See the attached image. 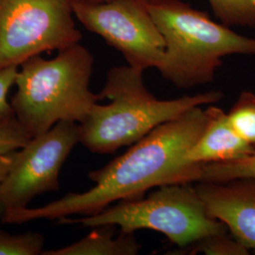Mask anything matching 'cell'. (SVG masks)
Here are the masks:
<instances>
[{
    "label": "cell",
    "instance_id": "6da1fadb",
    "mask_svg": "<svg viewBox=\"0 0 255 255\" xmlns=\"http://www.w3.org/2000/svg\"><path fill=\"white\" fill-rule=\"evenodd\" d=\"M208 122L207 110L196 106L155 128L124 154L88 174L91 189L69 193L36 208L7 211L0 221L22 224L38 219L60 220L72 215L92 216L115 202L144 197L151 188L199 181L201 164H185L183 157Z\"/></svg>",
    "mask_w": 255,
    "mask_h": 255
},
{
    "label": "cell",
    "instance_id": "7a4b0ae2",
    "mask_svg": "<svg viewBox=\"0 0 255 255\" xmlns=\"http://www.w3.org/2000/svg\"><path fill=\"white\" fill-rule=\"evenodd\" d=\"M144 72L129 65L115 66L108 71L99 94L109 103H97L80 123V143L88 150L98 154L115 153L188 110L223 99L222 92L210 91L161 101L147 90Z\"/></svg>",
    "mask_w": 255,
    "mask_h": 255
},
{
    "label": "cell",
    "instance_id": "3957f363",
    "mask_svg": "<svg viewBox=\"0 0 255 255\" xmlns=\"http://www.w3.org/2000/svg\"><path fill=\"white\" fill-rule=\"evenodd\" d=\"M94 57L80 43L52 59L37 55L19 66L10 103L14 118L31 137L61 121L82 123L101 100L90 90Z\"/></svg>",
    "mask_w": 255,
    "mask_h": 255
},
{
    "label": "cell",
    "instance_id": "277c9868",
    "mask_svg": "<svg viewBox=\"0 0 255 255\" xmlns=\"http://www.w3.org/2000/svg\"><path fill=\"white\" fill-rule=\"evenodd\" d=\"M165 43L158 71L182 89L213 82L222 59L255 55V38L240 35L182 0L147 4Z\"/></svg>",
    "mask_w": 255,
    "mask_h": 255
},
{
    "label": "cell",
    "instance_id": "5b68a950",
    "mask_svg": "<svg viewBox=\"0 0 255 255\" xmlns=\"http://www.w3.org/2000/svg\"><path fill=\"white\" fill-rule=\"evenodd\" d=\"M59 224H80L94 228L115 225L121 232L151 230L162 233L178 248L202 237L229 232L227 226L210 216L195 186L175 183L159 186L147 197L118 201L92 216L58 220Z\"/></svg>",
    "mask_w": 255,
    "mask_h": 255
},
{
    "label": "cell",
    "instance_id": "8992f818",
    "mask_svg": "<svg viewBox=\"0 0 255 255\" xmlns=\"http://www.w3.org/2000/svg\"><path fill=\"white\" fill-rule=\"evenodd\" d=\"M75 0H0V69L82 41Z\"/></svg>",
    "mask_w": 255,
    "mask_h": 255
},
{
    "label": "cell",
    "instance_id": "52a82bcc",
    "mask_svg": "<svg viewBox=\"0 0 255 255\" xmlns=\"http://www.w3.org/2000/svg\"><path fill=\"white\" fill-rule=\"evenodd\" d=\"M76 19L119 51L128 65L146 71L158 68L165 43L147 3L143 0L74 1Z\"/></svg>",
    "mask_w": 255,
    "mask_h": 255
},
{
    "label": "cell",
    "instance_id": "ba28073f",
    "mask_svg": "<svg viewBox=\"0 0 255 255\" xmlns=\"http://www.w3.org/2000/svg\"><path fill=\"white\" fill-rule=\"evenodd\" d=\"M80 138L79 123L61 121L16 150L0 184V219L9 210L27 208L37 196L60 189V172Z\"/></svg>",
    "mask_w": 255,
    "mask_h": 255
},
{
    "label": "cell",
    "instance_id": "9c48e42d",
    "mask_svg": "<svg viewBox=\"0 0 255 255\" xmlns=\"http://www.w3.org/2000/svg\"><path fill=\"white\" fill-rule=\"evenodd\" d=\"M210 216L222 221L231 236L255 251V177L195 185Z\"/></svg>",
    "mask_w": 255,
    "mask_h": 255
},
{
    "label": "cell",
    "instance_id": "30bf717a",
    "mask_svg": "<svg viewBox=\"0 0 255 255\" xmlns=\"http://www.w3.org/2000/svg\"><path fill=\"white\" fill-rule=\"evenodd\" d=\"M208 122L202 134L183 157L185 164H203L237 160L255 149L236 132L227 114L216 106L207 108Z\"/></svg>",
    "mask_w": 255,
    "mask_h": 255
},
{
    "label": "cell",
    "instance_id": "8fae6325",
    "mask_svg": "<svg viewBox=\"0 0 255 255\" xmlns=\"http://www.w3.org/2000/svg\"><path fill=\"white\" fill-rule=\"evenodd\" d=\"M89 235L81 240L57 250L44 251L43 255H135L141 245L134 233L121 232L116 237L115 225L94 227Z\"/></svg>",
    "mask_w": 255,
    "mask_h": 255
},
{
    "label": "cell",
    "instance_id": "7c38bea8",
    "mask_svg": "<svg viewBox=\"0 0 255 255\" xmlns=\"http://www.w3.org/2000/svg\"><path fill=\"white\" fill-rule=\"evenodd\" d=\"M250 251L231 236L229 232L200 238L188 246L178 248L167 255H247Z\"/></svg>",
    "mask_w": 255,
    "mask_h": 255
},
{
    "label": "cell",
    "instance_id": "4fadbf2b",
    "mask_svg": "<svg viewBox=\"0 0 255 255\" xmlns=\"http://www.w3.org/2000/svg\"><path fill=\"white\" fill-rule=\"evenodd\" d=\"M243 177H255V152L237 160L201 164L197 182H226Z\"/></svg>",
    "mask_w": 255,
    "mask_h": 255
},
{
    "label": "cell",
    "instance_id": "5bb4252c",
    "mask_svg": "<svg viewBox=\"0 0 255 255\" xmlns=\"http://www.w3.org/2000/svg\"><path fill=\"white\" fill-rule=\"evenodd\" d=\"M229 123L237 134L255 149V94L241 92L227 114Z\"/></svg>",
    "mask_w": 255,
    "mask_h": 255
},
{
    "label": "cell",
    "instance_id": "9a60e30c",
    "mask_svg": "<svg viewBox=\"0 0 255 255\" xmlns=\"http://www.w3.org/2000/svg\"><path fill=\"white\" fill-rule=\"evenodd\" d=\"M216 17L228 27H255V0H208Z\"/></svg>",
    "mask_w": 255,
    "mask_h": 255
},
{
    "label": "cell",
    "instance_id": "2e32d148",
    "mask_svg": "<svg viewBox=\"0 0 255 255\" xmlns=\"http://www.w3.org/2000/svg\"><path fill=\"white\" fill-rule=\"evenodd\" d=\"M46 239L35 232L12 235L0 230V255H40Z\"/></svg>",
    "mask_w": 255,
    "mask_h": 255
},
{
    "label": "cell",
    "instance_id": "e0dca14e",
    "mask_svg": "<svg viewBox=\"0 0 255 255\" xmlns=\"http://www.w3.org/2000/svg\"><path fill=\"white\" fill-rule=\"evenodd\" d=\"M31 135L14 117L0 124V154L17 150Z\"/></svg>",
    "mask_w": 255,
    "mask_h": 255
},
{
    "label": "cell",
    "instance_id": "ac0fdd59",
    "mask_svg": "<svg viewBox=\"0 0 255 255\" xmlns=\"http://www.w3.org/2000/svg\"><path fill=\"white\" fill-rule=\"evenodd\" d=\"M19 66H9L0 69V124L14 117L8 95L15 84Z\"/></svg>",
    "mask_w": 255,
    "mask_h": 255
},
{
    "label": "cell",
    "instance_id": "d6986e66",
    "mask_svg": "<svg viewBox=\"0 0 255 255\" xmlns=\"http://www.w3.org/2000/svg\"><path fill=\"white\" fill-rule=\"evenodd\" d=\"M16 150L0 154V184L5 180L14 162Z\"/></svg>",
    "mask_w": 255,
    "mask_h": 255
},
{
    "label": "cell",
    "instance_id": "ffe728a7",
    "mask_svg": "<svg viewBox=\"0 0 255 255\" xmlns=\"http://www.w3.org/2000/svg\"><path fill=\"white\" fill-rule=\"evenodd\" d=\"M77 2H88V3H99V2H104V1H108V0H75ZM146 2L147 4H151V3H155L161 0H143Z\"/></svg>",
    "mask_w": 255,
    "mask_h": 255
}]
</instances>
